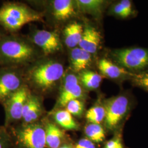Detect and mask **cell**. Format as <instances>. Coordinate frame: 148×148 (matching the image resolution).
Listing matches in <instances>:
<instances>
[{
  "mask_svg": "<svg viewBox=\"0 0 148 148\" xmlns=\"http://www.w3.org/2000/svg\"><path fill=\"white\" fill-rule=\"evenodd\" d=\"M41 19V14L19 4L7 3L0 8V25L10 32L16 31L28 23Z\"/></svg>",
  "mask_w": 148,
  "mask_h": 148,
  "instance_id": "cell-1",
  "label": "cell"
},
{
  "mask_svg": "<svg viewBox=\"0 0 148 148\" xmlns=\"http://www.w3.org/2000/svg\"><path fill=\"white\" fill-rule=\"evenodd\" d=\"M13 148H46L45 127L37 123L8 130Z\"/></svg>",
  "mask_w": 148,
  "mask_h": 148,
  "instance_id": "cell-2",
  "label": "cell"
},
{
  "mask_svg": "<svg viewBox=\"0 0 148 148\" xmlns=\"http://www.w3.org/2000/svg\"><path fill=\"white\" fill-rule=\"evenodd\" d=\"M34 56V49L23 41L12 36L1 38V63H24L30 60Z\"/></svg>",
  "mask_w": 148,
  "mask_h": 148,
  "instance_id": "cell-3",
  "label": "cell"
},
{
  "mask_svg": "<svg viewBox=\"0 0 148 148\" xmlns=\"http://www.w3.org/2000/svg\"><path fill=\"white\" fill-rule=\"evenodd\" d=\"M104 105L105 127L108 131L115 132L121 127L122 122L131 110L132 101L128 95H119L106 100Z\"/></svg>",
  "mask_w": 148,
  "mask_h": 148,
  "instance_id": "cell-4",
  "label": "cell"
},
{
  "mask_svg": "<svg viewBox=\"0 0 148 148\" xmlns=\"http://www.w3.org/2000/svg\"><path fill=\"white\" fill-rule=\"evenodd\" d=\"M64 72L63 65L54 61H48L34 67L30 78L35 87L46 91L52 88L60 79Z\"/></svg>",
  "mask_w": 148,
  "mask_h": 148,
  "instance_id": "cell-5",
  "label": "cell"
},
{
  "mask_svg": "<svg viewBox=\"0 0 148 148\" xmlns=\"http://www.w3.org/2000/svg\"><path fill=\"white\" fill-rule=\"evenodd\" d=\"M116 64L128 71L140 73L148 69V49L131 47L111 52Z\"/></svg>",
  "mask_w": 148,
  "mask_h": 148,
  "instance_id": "cell-6",
  "label": "cell"
},
{
  "mask_svg": "<svg viewBox=\"0 0 148 148\" xmlns=\"http://www.w3.org/2000/svg\"><path fill=\"white\" fill-rule=\"evenodd\" d=\"M29 95L28 90L22 86L2 103L5 111V128L22 119L23 110Z\"/></svg>",
  "mask_w": 148,
  "mask_h": 148,
  "instance_id": "cell-7",
  "label": "cell"
},
{
  "mask_svg": "<svg viewBox=\"0 0 148 148\" xmlns=\"http://www.w3.org/2000/svg\"><path fill=\"white\" fill-rule=\"evenodd\" d=\"M63 85L56 105V110L59 108L65 107L69 101L74 99H82L85 93L79 84V79L74 74L65 76Z\"/></svg>",
  "mask_w": 148,
  "mask_h": 148,
  "instance_id": "cell-8",
  "label": "cell"
},
{
  "mask_svg": "<svg viewBox=\"0 0 148 148\" xmlns=\"http://www.w3.org/2000/svg\"><path fill=\"white\" fill-rule=\"evenodd\" d=\"M32 40L46 56L59 52L62 47L59 36L56 32L37 30L34 34Z\"/></svg>",
  "mask_w": 148,
  "mask_h": 148,
  "instance_id": "cell-9",
  "label": "cell"
},
{
  "mask_svg": "<svg viewBox=\"0 0 148 148\" xmlns=\"http://www.w3.org/2000/svg\"><path fill=\"white\" fill-rule=\"evenodd\" d=\"M21 87V78L16 71L9 69L0 71L1 103H2Z\"/></svg>",
  "mask_w": 148,
  "mask_h": 148,
  "instance_id": "cell-10",
  "label": "cell"
},
{
  "mask_svg": "<svg viewBox=\"0 0 148 148\" xmlns=\"http://www.w3.org/2000/svg\"><path fill=\"white\" fill-rule=\"evenodd\" d=\"M101 35L95 27L87 25L84 29L79 47L90 54L96 53L101 42Z\"/></svg>",
  "mask_w": 148,
  "mask_h": 148,
  "instance_id": "cell-11",
  "label": "cell"
},
{
  "mask_svg": "<svg viewBox=\"0 0 148 148\" xmlns=\"http://www.w3.org/2000/svg\"><path fill=\"white\" fill-rule=\"evenodd\" d=\"M41 113L42 106L39 98L34 95H29L22 112L21 120L24 125L35 123Z\"/></svg>",
  "mask_w": 148,
  "mask_h": 148,
  "instance_id": "cell-12",
  "label": "cell"
},
{
  "mask_svg": "<svg viewBox=\"0 0 148 148\" xmlns=\"http://www.w3.org/2000/svg\"><path fill=\"white\" fill-rule=\"evenodd\" d=\"M98 66L101 74L112 79H119L125 77L130 78L132 73L106 58L101 59Z\"/></svg>",
  "mask_w": 148,
  "mask_h": 148,
  "instance_id": "cell-13",
  "label": "cell"
},
{
  "mask_svg": "<svg viewBox=\"0 0 148 148\" xmlns=\"http://www.w3.org/2000/svg\"><path fill=\"white\" fill-rule=\"evenodd\" d=\"M92 55L79 47L74 48L70 53V65L75 72H82L92 63Z\"/></svg>",
  "mask_w": 148,
  "mask_h": 148,
  "instance_id": "cell-14",
  "label": "cell"
},
{
  "mask_svg": "<svg viewBox=\"0 0 148 148\" xmlns=\"http://www.w3.org/2000/svg\"><path fill=\"white\" fill-rule=\"evenodd\" d=\"M44 127L47 148H59L64 144L65 133L57 125L48 122Z\"/></svg>",
  "mask_w": 148,
  "mask_h": 148,
  "instance_id": "cell-15",
  "label": "cell"
},
{
  "mask_svg": "<svg viewBox=\"0 0 148 148\" xmlns=\"http://www.w3.org/2000/svg\"><path fill=\"white\" fill-rule=\"evenodd\" d=\"M75 2L71 0H55L52 3L54 16L59 21H65L74 16Z\"/></svg>",
  "mask_w": 148,
  "mask_h": 148,
  "instance_id": "cell-16",
  "label": "cell"
},
{
  "mask_svg": "<svg viewBox=\"0 0 148 148\" xmlns=\"http://www.w3.org/2000/svg\"><path fill=\"white\" fill-rule=\"evenodd\" d=\"M82 25L77 22H73L65 28L64 34L65 43L69 48H74L79 46L83 34Z\"/></svg>",
  "mask_w": 148,
  "mask_h": 148,
  "instance_id": "cell-17",
  "label": "cell"
},
{
  "mask_svg": "<svg viewBox=\"0 0 148 148\" xmlns=\"http://www.w3.org/2000/svg\"><path fill=\"white\" fill-rule=\"evenodd\" d=\"M53 118L59 127L65 130L78 131L79 129V124L75 121L73 115L66 110H56L53 113Z\"/></svg>",
  "mask_w": 148,
  "mask_h": 148,
  "instance_id": "cell-18",
  "label": "cell"
},
{
  "mask_svg": "<svg viewBox=\"0 0 148 148\" xmlns=\"http://www.w3.org/2000/svg\"><path fill=\"white\" fill-rule=\"evenodd\" d=\"M75 2L76 7L81 12L95 16L101 15L106 3L102 0H78Z\"/></svg>",
  "mask_w": 148,
  "mask_h": 148,
  "instance_id": "cell-19",
  "label": "cell"
},
{
  "mask_svg": "<svg viewBox=\"0 0 148 148\" xmlns=\"http://www.w3.org/2000/svg\"><path fill=\"white\" fill-rule=\"evenodd\" d=\"M85 138L95 144L103 142L106 137V132L101 124L88 123L84 130Z\"/></svg>",
  "mask_w": 148,
  "mask_h": 148,
  "instance_id": "cell-20",
  "label": "cell"
},
{
  "mask_svg": "<svg viewBox=\"0 0 148 148\" xmlns=\"http://www.w3.org/2000/svg\"><path fill=\"white\" fill-rule=\"evenodd\" d=\"M80 81L86 88L90 90H95L100 86L102 77L95 72L85 70L80 74Z\"/></svg>",
  "mask_w": 148,
  "mask_h": 148,
  "instance_id": "cell-21",
  "label": "cell"
},
{
  "mask_svg": "<svg viewBox=\"0 0 148 148\" xmlns=\"http://www.w3.org/2000/svg\"><path fill=\"white\" fill-rule=\"evenodd\" d=\"M106 109L104 104L97 103L90 108L86 114V119L88 123L101 124L104 121Z\"/></svg>",
  "mask_w": 148,
  "mask_h": 148,
  "instance_id": "cell-22",
  "label": "cell"
},
{
  "mask_svg": "<svg viewBox=\"0 0 148 148\" xmlns=\"http://www.w3.org/2000/svg\"><path fill=\"white\" fill-rule=\"evenodd\" d=\"M66 110L75 116H81L85 110V104L81 99H74L69 101L65 106Z\"/></svg>",
  "mask_w": 148,
  "mask_h": 148,
  "instance_id": "cell-23",
  "label": "cell"
},
{
  "mask_svg": "<svg viewBox=\"0 0 148 148\" xmlns=\"http://www.w3.org/2000/svg\"><path fill=\"white\" fill-rule=\"evenodd\" d=\"M130 79L134 85L148 92V69L140 73H132Z\"/></svg>",
  "mask_w": 148,
  "mask_h": 148,
  "instance_id": "cell-24",
  "label": "cell"
},
{
  "mask_svg": "<svg viewBox=\"0 0 148 148\" xmlns=\"http://www.w3.org/2000/svg\"><path fill=\"white\" fill-rule=\"evenodd\" d=\"M122 128L120 127L114 132L111 139L106 142L103 148H125L122 138Z\"/></svg>",
  "mask_w": 148,
  "mask_h": 148,
  "instance_id": "cell-25",
  "label": "cell"
},
{
  "mask_svg": "<svg viewBox=\"0 0 148 148\" xmlns=\"http://www.w3.org/2000/svg\"><path fill=\"white\" fill-rule=\"evenodd\" d=\"M0 148H13L11 134L5 126L0 127Z\"/></svg>",
  "mask_w": 148,
  "mask_h": 148,
  "instance_id": "cell-26",
  "label": "cell"
},
{
  "mask_svg": "<svg viewBox=\"0 0 148 148\" xmlns=\"http://www.w3.org/2000/svg\"><path fill=\"white\" fill-rule=\"evenodd\" d=\"M74 148H97L95 143L86 138L80 139L74 146Z\"/></svg>",
  "mask_w": 148,
  "mask_h": 148,
  "instance_id": "cell-27",
  "label": "cell"
},
{
  "mask_svg": "<svg viewBox=\"0 0 148 148\" xmlns=\"http://www.w3.org/2000/svg\"><path fill=\"white\" fill-rule=\"evenodd\" d=\"M111 12L113 13L114 14L121 17L122 18H126L128 16L126 11H125L120 2L115 3L112 7Z\"/></svg>",
  "mask_w": 148,
  "mask_h": 148,
  "instance_id": "cell-28",
  "label": "cell"
},
{
  "mask_svg": "<svg viewBox=\"0 0 148 148\" xmlns=\"http://www.w3.org/2000/svg\"><path fill=\"white\" fill-rule=\"evenodd\" d=\"M119 2L125 11H126L128 16H131L133 12L132 3L131 1L129 0H122Z\"/></svg>",
  "mask_w": 148,
  "mask_h": 148,
  "instance_id": "cell-29",
  "label": "cell"
},
{
  "mask_svg": "<svg viewBox=\"0 0 148 148\" xmlns=\"http://www.w3.org/2000/svg\"><path fill=\"white\" fill-rule=\"evenodd\" d=\"M59 148H74V147L70 144H64Z\"/></svg>",
  "mask_w": 148,
  "mask_h": 148,
  "instance_id": "cell-30",
  "label": "cell"
},
{
  "mask_svg": "<svg viewBox=\"0 0 148 148\" xmlns=\"http://www.w3.org/2000/svg\"><path fill=\"white\" fill-rule=\"evenodd\" d=\"M1 37H0V39H1Z\"/></svg>",
  "mask_w": 148,
  "mask_h": 148,
  "instance_id": "cell-31",
  "label": "cell"
}]
</instances>
